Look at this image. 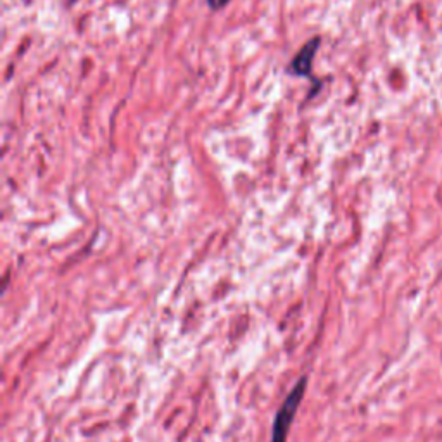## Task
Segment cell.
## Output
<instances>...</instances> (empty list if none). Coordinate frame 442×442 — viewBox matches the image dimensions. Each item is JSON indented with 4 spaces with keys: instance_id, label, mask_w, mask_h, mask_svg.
Masks as SVG:
<instances>
[{
    "instance_id": "3957f363",
    "label": "cell",
    "mask_w": 442,
    "mask_h": 442,
    "mask_svg": "<svg viewBox=\"0 0 442 442\" xmlns=\"http://www.w3.org/2000/svg\"><path fill=\"white\" fill-rule=\"evenodd\" d=\"M206 2H208V5L212 11H219V9L227 8L230 4V0H206Z\"/></svg>"
},
{
    "instance_id": "277c9868",
    "label": "cell",
    "mask_w": 442,
    "mask_h": 442,
    "mask_svg": "<svg viewBox=\"0 0 442 442\" xmlns=\"http://www.w3.org/2000/svg\"><path fill=\"white\" fill-rule=\"evenodd\" d=\"M75 2H76V0H71V4H75Z\"/></svg>"
},
{
    "instance_id": "7a4b0ae2",
    "label": "cell",
    "mask_w": 442,
    "mask_h": 442,
    "mask_svg": "<svg viewBox=\"0 0 442 442\" xmlns=\"http://www.w3.org/2000/svg\"><path fill=\"white\" fill-rule=\"evenodd\" d=\"M320 42L322 38L320 36H315V38L309 40L308 43L301 47L296 57L292 59L289 66V73L292 76H301V78H311V69H313V60H315L316 50L320 49Z\"/></svg>"
},
{
    "instance_id": "6da1fadb",
    "label": "cell",
    "mask_w": 442,
    "mask_h": 442,
    "mask_svg": "<svg viewBox=\"0 0 442 442\" xmlns=\"http://www.w3.org/2000/svg\"><path fill=\"white\" fill-rule=\"evenodd\" d=\"M306 386H308V379L301 377L298 380V384L292 387L289 396L285 397L280 410L276 411L272 428V441L269 442H287V435H289L290 427H292L294 418L298 415L299 406H301L302 399H305Z\"/></svg>"
}]
</instances>
